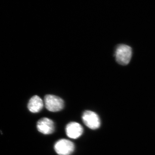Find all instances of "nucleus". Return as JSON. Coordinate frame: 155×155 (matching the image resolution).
Returning a JSON list of instances; mask_svg holds the SVG:
<instances>
[{
  "label": "nucleus",
  "mask_w": 155,
  "mask_h": 155,
  "mask_svg": "<svg viewBox=\"0 0 155 155\" xmlns=\"http://www.w3.org/2000/svg\"><path fill=\"white\" fill-rule=\"evenodd\" d=\"M38 130L45 134H50L54 131V123L52 120L48 118L40 119L37 125Z\"/></svg>",
  "instance_id": "5"
},
{
  "label": "nucleus",
  "mask_w": 155,
  "mask_h": 155,
  "mask_svg": "<svg viewBox=\"0 0 155 155\" xmlns=\"http://www.w3.org/2000/svg\"><path fill=\"white\" fill-rule=\"evenodd\" d=\"M67 135L69 138L77 139L82 135L83 132L82 126L76 122H71L66 127Z\"/></svg>",
  "instance_id": "6"
},
{
  "label": "nucleus",
  "mask_w": 155,
  "mask_h": 155,
  "mask_svg": "<svg viewBox=\"0 0 155 155\" xmlns=\"http://www.w3.org/2000/svg\"><path fill=\"white\" fill-rule=\"evenodd\" d=\"M45 106L48 110L51 112H57L64 109V100L60 97L48 94L45 97Z\"/></svg>",
  "instance_id": "2"
},
{
  "label": "nucleus",
  "mask_w": 155,
  "mask_h": 155,
  "mask_svg": "<svg viewBox=\"0 0 155 155\" xmlns=\"http://www.w3.org/2000/svg\"><path fill=\"white\" fill-rule=\"evenodd\" d=\"M54 150L58 155H69L74 152L75 145L69 140L62 139L56 143Z\"/></svg>",
  "instance_id": "4"
},
{
  "label": "nucleus",
  "mask_w": 155,
  "mask_h": 155,
  "mask_svg": "<svg viewBox=\"0 0 155 155\" xmlns=\"http://www.w3.org/2000/svg\"><path fill=\"white\" fill-rule=\"evenodd\" d=\"M132 53V49L129 46L125 45H119L117 46L115 51L116 61L121 65H127L131 60Z\"/></svg>",
  "instance_id": "1"
},
{
  "label": "nucleus",
  "mask_w": 155,
  "mask_h": 155,
  "mask_svg": "<svg viewBox=\"0 0 155 155\" xmlns=\"http://www.w3.org/2000/svg\"><path fill=\"white\" fill-rule=\"evenodd\" d=\"M44 103L42 100L38 96L32 97L29 100L28 104V110L33 113L40 112L43 107Z\"/></svg>",
  "instance_id": "7"
},
{
  "label": "nucleus",
  "mask_w": 155,
  "mask_h": 155,
  "mask_svg": "<svg viewBox=\"0 0 155 155\" xmlns=\"http://www.w3.org/2000/svg\"><path fill=\"white\" fill-rule=\"evenodd\" d=\"M82 119L85 125L92 130L97 129L101 126L99 116L93 111H84L82 115Z\"/></svg>",
  "instance_id": "3"
}]
</instances>
